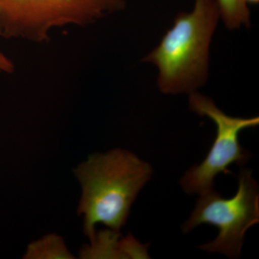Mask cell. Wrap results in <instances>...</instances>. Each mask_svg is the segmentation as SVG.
<instances>
[{"label": "cell", "mask_w": 259, "mask_h": 259, "mask_svg": "<svg viewBox=\"0 0 259 259\" xmlns=\"http://www.w3.org/2000/svg\"><path fill=\"white\" fill-rule=\"evenodd\" d=\"M81 186L77 213L83 231L93 242L97 225L115 233L125 226L131 206L152 176L153 168L134 153L115 148L89 155L73 170Z\"/></svg>", "instance_id": "obj_1"}, {"label": "cell", "mask_w": 259, "mask_h": 259, "mask_svg": "<svg viewBox=\"0 0 259 259\" xmlns=\"http://www.w3.org/2000/svg\"><path fill=\"white\" fill-rule=\"evenodd\" d=\"M124 8V0H0V37L47 42L54 29L88 26Z\"/></svg>", "instance_id": "obj_3"}, {"label": "cell", "mask_w": 259, "mask_h": 259, "mask_svg": "<svg viewBox=\"0 0 259 259\" xmlns=\"http://www.w3.org/2000/svg\"><path fill=\"white\" fill-rule=\"evenodd\" d=\"M190 107L192 111L208 117L216 125V136L212 147L204 161L186 172L180 181L186 193L203 194L213 190L214 177L228 173L233 163L244 164L249 159V153L240 144L239 136L243 130L255 127L259 117H232L220 110L208 97L190 93Z\"/></svg>", "instance_id": "obj_5"}, {"label": "cell", "mask_w": 259, "mask_h": 259, "mask_svg": "<svg viewBox=\"0 0 259 259\" xmlns=\"http://www.w3.org/2000/svg\"><path fill=\"white\" fill-rule=\"evenodd\" d=\"M259 221V188L252 171L242 169L238 176L236 195L224 198L214 190L201 194L195 208L182 226L188 233L202 224L217 227L215 239L200 245L199 249L238 258L246 231Z\"/></svg>", "instance_id": "obj_4"}, {"label": "cell", "mask_w": 259, "mask_h": 259, "mask_svg": "<svg viewBox=\"0 0 259 259\" xmlns=\"http://www.w3.org/2000/svg\"><path fill=\"white\" fill-rule=\"evenodd\" d=\"M246 2H248V3H258L259 2V0H245Z\"/></svg>", "instance_id": "obj_9"}, {"label": "cell", "mask_w": 259, "mask_h": 259, "mask_svg": "<svg viewBox=\"0 0 259 259\" xmlns=\"http://www.w3.org/2000/svg\"><path fill=\"white\" fill-rule=\"evenodd\" d=\"M219 18L216 0H195L193 10L177 15L158 47L146 56L144 61L157 66L162 93L190 94L204 84Z\"/></svg>", "instance_id": "obj_2"}, {"label": "cell", "mask_w": 259, "mask_h": 259, "mask_svg": "<svg viewBox=\"0 0 259 259\" xmlns=\"http://www.w3.org/2000/svg\"><path fill=\"white\" fill-rule=\"evenodd\" d=\"M221 16L230 29L250 25V11L245 0H216Z\"/></svg>", "instance_id": "obj_7"}, {"label": "cell", "mask_w": 259, "mask_h": 259, "mask_svg": "<svg viewBox=\"0 0 259 259\" xmlns=\"http://www.w3.org/2000/svg\"><path fill=\"white\" fill-rule=\"evenodd\" d=\"M15 70L14 64L3 53L0 52V74H10Z\"/></svg>", "instance_id": "obj_8"}, {"label": "cell", "mask_w": 259, "mask_h": 259, "mask_svg": "<svg viewBox=\"0 0 259 259\" xmlns=\"http://www.w3.org/2000/svg\"><path fill=\"white\" fill-rule=\"evenodd\" d=\"M25 259L76 258L65 244L62 237L51 233L29 244Z\"/></svg>", "instance_id": "obj_6"}]
</instances>
